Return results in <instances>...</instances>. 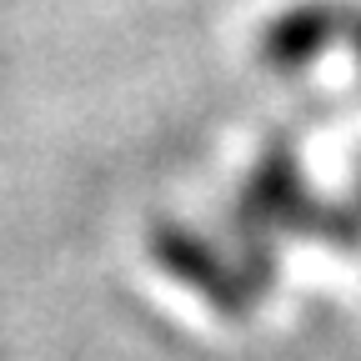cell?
Segmentation results:
<instances>
[{"mask_svg": "<svg viewBox=\"0 0 361 361\" xmlns=\"http://www.w3.org/2000/svg\"><path fill=\"white\" fill-rule=\"evenodd\" d=\"M336 45H351V56L361 66V6H346L341 0V35H336Z\"/></svg>", "mask_w": 361, "mask_h": 361, "instance_id": "3957f363", "label": "cell"}, {"mask_svg": "<svg viewBox=\"0 0 361 361\" xmlns=\"http://www.w3.org/2000/svg\"><path fill=\"white\" fill-rule=\"evenodd\" d=\"M336 35H341V0H301V6L266 20L256 56H261L266 71L296 75L316 56H326L336 45Z\"/></svg>", "mask_w": 361, "mask_h": 361, "instance_id": "7a4b0ae2", "label": "cell"}, {"mask_svg": "<svg viewBox=\"0 0 361 361\" xmlns=\"http://www.w3.org/2000/svg\"><path fill=\"white\" fill-rule=\"evenodd\" d=\"M151 261L180 286H191L196 296H206L221 316H246L266 291L246 276V266L236 261V251H221L216 241H206L201 231L180 221H156L151 226Z\"/></svg>", "mask_w": 361, "mask_h": 361, "instance_id": "6da1fadb", "label": "cell"}, {"mask_svg": "<svg viewBox=\"0 0 361 361\" xmlns=\"http://www.w3.org/2000/svg\"><path fill=\"white\" fill-rule=\"evenodd\" d=\"M356 216H361V211H356Z\"/></svg>", "mask_w": 361, "mask_h": 361, "instance_id": "5b68a950", "label": "cell"}, {"mask_svg": "<svg viewBox=\"0 0 361 361\" xmlns=\"http://www.w3.org/2000/svg\"><path fill=\"white\" fill-rule=\"evenodd\" d=\"M356 211H361V166H356Z\"/></svg>", "mask_w": 361, "mask_h": 361, "instance_id": "277c9868", "label": "cell"}]
</instances>
